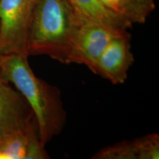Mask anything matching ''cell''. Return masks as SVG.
I'll use <instances>...</instances> for the list:
<instances>
[{"mask_svg":"<svg viewBox=\"0 0 159 159\" xmlns=\"http://www.w3.org/2000/svg\"><path fill=\"white\" fill-rule=\"evenodd\" d=\"M27 56L19 54L1 57L0 77L11 84L25 97L33 111L41 142L46 145L62 132L66 121L61 91L35 76Z\"/></svg>","mask_w":159,"mask_h":159,"instance_id":"1","label":"cell"},{"mask_svg":"<svg viewBox=\"0 0 159 159\" xmlns=\"http://www.w3.org/2000/svg\"><path fill=\"white\" fill-rule=\"evenodd\" d=\"M130 40V35L128 31L111 40L99 56L94 74L108 80L114 85L123 84L134 62Z\"/></svg>","mask_w":159,"mask_h":159,"instance_id":"5","label":"cell"},{"mask_svg":"<svg viewBox=\"0 0 159 159\" xmlns=\"http://www.w3.org/2000/svg\"><path fill=\"white\" fill-rule=\"evenodd\" d=\"M34 121V115L25 97L0 77V139L27 128Z\"/></svg>","mask_w":159,"mask_h":159,"instance_id":"6","label":"cell"},{"mask_svg":"<svg viewBox=\"0 0 159 159\" xmlns=\"http://www.w3.org/2000/svg\"><path fill=\"white\" fill-rule=\"evenodd\" d=\"M37 1L0 0V55L27 56V33Z\"/></svg>","mask_w":159,"mask_h":159,"instance_id":"3","label":"cell"},{"mask_svg":"<svg viewBox=\"0 0 159 159\" xmlns=\"http://www.w3.org/2000/svg\"><path fill=\"white\" fill-rule=\"evenodd\" d=\"M139 159L159 158V136L156 133L135 139Z\"/></svg>","mask_w":159,"mask_h":159,"instance_id":"11","label":"cell"},{"mask_svg":"<svg viewBox=\"0 0 159 159\" xmlns=\"http://www.w3.org/2000/svg\"><path fill=\"white\" fill-rule=\"evenodd\" d=\"M93 159H139L136 141H123L97 152Z\"/></svg>","mask_w":159,"mask_h":159,"instance_id":"10","label":"cell"},{"mask_svg":"<svg viewBox=\"0 0 159 159\" xmlns=\"http://www.w3.org/2000/svg\"><path fill=\"white\" fill-rule=\"evenodd\" d=\"M41 142L36 120L27 128L0 139V159L49 158Z\"/></svg>","mask_w":159,"mask_h":159,"instance_id":"7","label":"cell"},{"mask_svg":"<svg viewBox=\"0 0 159 159\" xmlns=\"http://www.w3.org/2000/svg\"><path fill=\"white\" fill-rule=\"evenodd\" d=\"M126 31L116 30L82 18L71 46L68 64L85 65L94 73L97 61L105 47L114 37Z\"/></svg>","mask_w":159,"mask_h":159,"instance_id":"4","label":"cell"},{"mask_svg":"<svg viewBox=\"0 0 159 159\" xmlns=\"http://www.w3.org/2000/svg\"><path fill=\"white\" fill-rule=\"evenodd\" d=\"M114 10L132 24H144L156 7L155 0H112Z\"/></svg>","mask_w":159,"mask_h":159,"instance_id":"9","label":"cell"},{"mask_svg":"<svg viewBox=\"0 0 159 159\" xmlns=\"http://www.w3.org/2000/svg\"><path fill=\"white\" fill-rule=\"evenodd\" d=\"M1 57H2V55H0V63H1Z\"/></svg>","mask_w":159,"mask_h":159,"instance_id":"13","label":"cell"},{"mask_svg":"<svg viewBox=\"0 0 159 159\" xmlns=\"http://www.w3.org/2000/svg\"><path fill=\"white\" fill-rule=\"evenodd\" d=\"M82 21L69 0H38L26 42V54L46 55L68 64L71 46Z\"/></svg>","mask_w":159,"mask_h":159,"instance_id":"2","label":"cell"},{"mask_svg":"<svg viewBox=\"0 0 159 159\" xmlns=\"http://www.w3.org/2000/svg\"><path fill=\"white\" fill-rule=\"evenodd\" d=\"M100 1L102 2L104 4L105 6H107V7H108V8H110L111 10H112V11H114V5H113L112 0H100Z\"/></svg>","mask_w":159,"mask_h":159,"instance_id":"12","label":"cell"},{"mask_svg":"<svg viewBox=\"0 0 159 159\" xmlns=\"http://www.w3.org/2000/svg\"><path fill=\"white\" fill-rule=\"evenodd\" d=\"M83 19L120 31H128L132 24L108 8L100 0H69Z\"/></svg>","mask_w":159,"mask_h":159,"instance_id":"8","label":"cell"}]
</instances>
